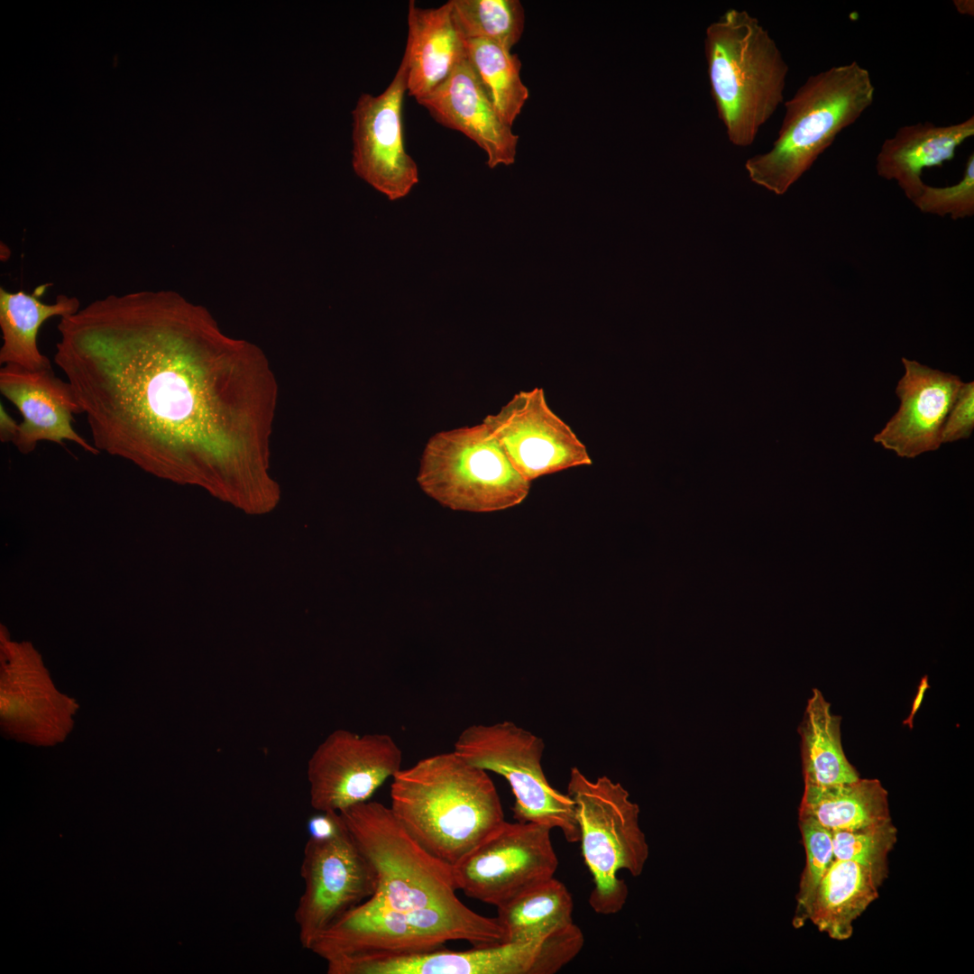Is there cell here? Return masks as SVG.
I'll use <instances>...</instances> for the list:
<instances>
[{"label":"cell","mask_w":974,"mask_h":974,"mask_svg":"<svg viewBox=\"0 0 974 974\" xmlns=\"http://www.w3.org/2000/svg\"><path fill=\"white\" fill-rule=\"evenodd\" d=\"M401 763L402 750L391 735L335 730L308 761L310 804L341 812L369 801Z\"/></svg>","instance_id":"cell-12"},{"label":"cell","mask_w":974,"mask_h":974,"mask_svg":"<svg viewBox=\"0 0 974 974\" xmlns=\"http://www.w3.org/2000/svg\"><path fill=\"white\" fill-rule=\"evenodd\" d=\"M391 779L394 814L424 850L451 868L506 821L488 772L455 750L421 758Z\"/></svg>","instance_id":"cell-2"},{"label":"cell","mask_w":974,"mask_h":974,"mask_svg":"<svg viewBox=\"0 0 974 974\" xmlns=\"http://www.w3.org/2000/svg\"><path fill=\"white\" fill-rule=\"evenodd\" d=\"M574 903L566 887L554 877L497 907L504 941L524 942L547 937L572 924Z\"/></svg>","instance_id":"cell-25"},{"label":"cell","mask_w":974,"mask_h":974,"mask_svg":"<svg viewBox=\"0 0 974 974\" xmlns=\"http://www.w3.org/2000/svg\"><path fill=\"white\" fill-rule=\"evenodd\" d=\"M417 480L441 505L470 512L512 508L530 489L482 422L435 434L425 446Z\"/></svg>","instance_id":"cell-8"},{"label":"cell","mask_w":974,"mask_h":974,"mask_svg":"<svg viewBox=\"0 0 974 974\" xmlns=\"http://www.w3.org/2000/svg\"><path fill=\"white\" fill-rule=\"evenodd\" d=\"M545 744L510 721L465 728L454 750L470 764L503 776L515 797L517 822L559 829L570 843L580 841L573 799L553 787L541 764Z\"/></svg>","instance_id":"cell-9"},{"label":"cell","mask_w":974,"mask_h":974,"mask_svg":"<svg viewBox=\"0 0 974 974\" xmlns=\"http://www.w3.org/2000/svg\"><path fill=\"white\" fill-rule=\"evenodd\" d=\"M19 424L6 412L3 404L0 405V440L1 442H13L18 433Z\"/></svg>","instance_id":"cell-33"},{"label":"cell","mask_w":974,"mask_h":974,"mask_svg":"<svg viewBox=\"0 0 974 974\" xmlns=\"http://www.w3.org/2000/svg\"><path fill=\"white\" fill-rule=\"evenodd\" d=\"M0 391L22 414L13 441L22 454L32 452L41 441L64 446V440L90 454L100 453L73 428V415L82 410L70 384L57 377L52 368L28 370L5 364L0 369Z\"/></svg>","instance_id":"cell-17"},{"label":"cell","mask_w":974,"mask_h":974,"mask_svg":"<svg viewBox=\"0 0 974 974\" xmlns=\"http://www.w3.org/2000/svg\"><path fill=\"white\" fill-rule=\"evenodd\" d=\"M704 52L711 95L728 140L747 147L782 104L788 65L758 19L736 8L706 27Z\"/></svg>","instance_id":"cell-3"},{"label":"cell","mask_w":974,"mask_h":974,"mask_svg":"<svg viewBox=\"0 0 974 974\" xmlns=\"http://www.w3.org/2000/svg\"><path fill=\"white\" fill-rule=\"evenodd\" d=\"M973 135V115L949 125L924 122L901 126L883 142L876 158L877 173L895 180L913 201L925 184L923 169L942 167L951 161L958 147Z\"/></svg>","instance_id":"cell-19"},{"label":"cell","mask_w":974,"mask_h":974,"mask_svg":"<svg viewBox=\"0 0 974 974\" xmlns=\"http://www.w3.org/2000/svg\"><path fill=\"white\" fill-rule=\"evenodd\" d=\"M455 24L464 40L483 39L511 51L522 36L525 11L519 0H451Z\"/></svg>","instance_id":"cell-27"},{"label":"cell","mask_w":974,"mask_h":974,"mask_svg":"<svg viewBox=\"0 0 974 974\" xmlns=\"http://www.w3.org/2000/svg\"><path fill=\"white\" fill-rule=\"evenodd\" d=\"M378 878L373 902L401 913L470 914L455 894L453 870L424 850L391 807L366 801L339 812Z\"/></svg>","instance_id":"cell-6"},{"label":"cell","mask_w":974,"mask_h":974,"mask_svg":"<svg viewBox=\"0 0 974 974\" xmlns=\"http://www.w3.org/2000/svg\"><path fill=\"white\" fill-rule=\"evenodd\" d=\"M407 92L416 101L439 87L455 66L467 57L465 40L452 14L451 0L436 8L409 3Z\"/></svg>","instance_id":"cell-20"},{"label":"cell","mask_w":974,"mask_h":974,"mask_svg":"<svg viewBox=\"0 0 974 974\" xmlns=\"http://www.w3.org/2000/svg\"><path fill=\"white\" fill-rule=\"evenodd\" d=\"M57 329L54 363L99 452L206 483L265 447L263 356L222 335L205 308L170 290L111 294Z\"/></svg>","instance_id":"cell-1"},{"label":"cell","mask_w":974,"mask_h":974,"mask_svg":"<svg viewBox=\"0 0 974 974\" xmlns=\"http://www.w3.org/2000/svg\"><path fill=\"white\" fill-rule=\"evenodd\" d=\"M922 212L952 219L974 215V155L967 159L960 180L951 186L933 187L924 184L912 201Z\"/></svg>","instance_id":"cell-30"},{"label":"cell","mask_w":974,"mask_h":974,"mask_svg":"<svg viewBox=\"0 0 974 974\" xmlns=\"http://www.w3.org/2000/svg\"><path fill=\"white\" fill-rule=\"evenodd\" d=\"M566 794L574 803L582 854L593 877L589 904L597 914H616L628 897L618 872L639 877L649 855L639 805L620 783L606 776L590 780L577 767L570 770Z\"/></svg>","instance_id":"cell-7"},{"label":"cell","mask_w":974,"mask_h":974,"mask_svg":"<svg viewBox=\"0 0 974 974\" xmlns=\"http://www.w3.org/2000/svg\"><path fill=\"white\" fill-rule=\"evenodd\" d=\"M307 822L308 839L327 840L337 835L345 827L339 812L317 811Z\"/></svg>","instance_id":"cell-32"},{"label":"cell","mask_w":974,"mask_h":974,"mask_svg":"<svg viewBox=\"0 0 974 974\" xmlns=\"http://www.w3.org/2000/svg\"><path fill=\"white\" fill-rule=\"evenodd\" d=\"M482 423L528 482L593 464L585 445L549 407L542 388L519 391Z\"/></svg>","instance_id":"cell-13"},{"label":"cell","mask_w":974,"mask_h":974,"mask_svg":"<svg viewBox=\"0 0 974 974\" xmlns=\"http://www.w3.org/2000/svg\"><path fill=\"white\" fill-rule=\"evenodd\" d=\"M50 285H39L31 293L12 292L0 288L1 364H14L28 370L51 368L49 358L38 348L40 328L51 317H63L78 312L80 302L76 297L60 294L54 303H43L41 298Z\"/></svg>","instance_id":"cell-21"},{"label":"cell","mask_w":974,"mask_h":974,"mask_svg":"<svg viewBox=\"0 0 974 974\" xmlns=\"http://www.w3.org/2000/svg\"><path fill=\"white\" fill-rule=\"evenodd\" d=\"M473 947L502 942L497 917L443 911L401 913L370 898L351 909L314 941L309 951L326 966L398 957L442 948L450 941Z\"/></svg>","instance_id":"cell-5"},{"label":"cell","mask_w":974,"mask_h":974,"mask_svg":"<svg viewBox=\"0 0 974 974\" xmlns=\"http://www.w3.org/2000/svg\"><path fill=\"white\" fill-rule=\"evenodd\" d=\"M300 874L304 891L295 922L301 945L309 950L317 936L377 889V873L358 848L345 823L327 840L308 839Z\"/></svg>","instance_id":"cell-11"},{"label":"cell","mask_w":974,"mask_h":974,"mask_svg":"<svg viewBox=\"0 0 974 974\" xmlns=\"http://www.w3.org/2000/svg\"><path fill=\"white\" fill-rule=\"evenodd\" d=\"M408 64L403 55L390 85L378 95L362 94L352 112L356 175L390 200L406 197L418 183V169L406 152L402 106Z\"/></svg>","instance_id":"cell-14"},{"label":"cell","mask_w":974,"mask_h":974,"mask_svg":"<svg viewBox=\"0 0 974 974\" xmlns=\"http://www.w3.org/2000/svg\"><path fill=\"white\" fill-rule=\"evenodd\" d=\"M799 827L806 860L796 896L797 905L793 919L795 928L802 927L808 920L816 889L834 859L832 831L804 815H799Z\"/></svg>","instance_id":"cell-29"},{"label":"cell","mask_w":974,"mask_h":974,"mask_svg":"<svg viewBox=\"0 0 974 974\" xmlns=\"http://www.w3.org/2000/svg\"><path fill=\"white\" fill-rule=\"evenodd\" d=\"M799 815L832 832L854 831L891 819L887 792L878 779L818 786L804 785Z\"/></svg>","instance_id":"cell-23"},{"label":"cell","mask_w":974,"mask_h":974,"mask_svg":"<svg viewBox=\"0 0 974 974\" xmlns=\"http://www.w3.org/2000/svg\"><path fill=\"white\" fill-rule=\"evenodd\" d=\"M417 102L437 123L463 133L482 149L489 168L514 163L519 137L496 111L467 57Z\"/></svg>","instance_id":"cell-18"},{"label":"cell","mask_w":974,"mask_h":974,"mask_svg":"<svg viewBox=\"0 0 974 974\" xmlns=\"http://www.w3.org/2000/svg\"><path fill=\"white\" fill-rule=\"evenodd\" d=\"M974 429V382L961 383L957 397L944 421L942 444L969 438Z\"/></svg>","instance_id":"cell-31"},{"label":"cell","mask_w":974,"mask_h":974,"mask_svg":"<svg viewBox=\"0 0 974 974\" xmlns=\"http://www.w3.org/2000/svg\"><path fill=\"white\" fill-rule=\"evenodd\" d=\"M928 688H929L928 676L924 675L921 679L920 684L918 685L917 692H916V694L914 695V701H913L911 712H910L908 717L903 722L905 725H907L910 729L913 728L914 717L916 712L918 711V709L920 708V706L922 704V702H923V696H924V693Z\"/></svg>","instance_id":"cell-34"},{"label":"cell","mask_w":974,"mask_h":974,"mask_svg":"<svg viewBox=\"0 0 974 974\" xmlns=\"http://www.w3.org/2000/svg\"><path fill=\"white\" fill-rule=\"evenodd\" d=\"M878 887L863 866L833 859L816 889L808 920L831 938L847 940L853 922L878 898Z\"/></svg>","instance_id":"cell-22"},{"label":"cell","mask_w":974,"mask_h":974,"mask_svg":"<svg viewBox=\"0 0 974 974\" xmlns=\"http://www.w3.org/2000/svg\"><path fill=\"white\" fill-rule=\"evenodd\" d=\"M467 60L501 119L512 127L528 98L517 54L483 39L465 40Z\"/></svg>","instance_id":"cell-26"},{"label":"cell","mask_w":974,"mask_h":974,"mask_svg":"<svg viewBox=\"0 0 974 974\" xmlns=\"http://www.w3.org/2000/svg\"><path fill=\"white\" fill-rule=\"evenodd\" d=\"M841 721L840 716L832 713L831 704L821 691L814 688L798 729L804 785L825 786L860 778L844 754Z\"/></svg>","instance_id":"cell-24"},{"label":"cell","mask_w":974,"mask_h":974,"mask_svg":"<svg viewBox=\"0 0 974 974\" xmlns=\"http://www.w3.org/2000/svg\"><path fill=\"white\" fill-rule=\"evenodd\" d=\"M905 373L896 394L898 410L873 441L900 457L914 458L937 450L944 421L962 381L958 375L902 358Z\"/></svg>","instance_id":"cell-16"},{"label":"cell","mask_w":974,"mask_h":974,"mask_svg":"<svg viewBox=\"0 0 974 974\" xmlns=\"http://www.w3.org/2000/svg\"><path fill=\"white\" fill-rule=\"evenodd\" d=\"M953 5L958 13L973 16L974 2L972 0H955L953 1Z\"/></svg>","instance_id":"cell-35"},{"label":"cell","mask_w":974,"mask_h":974,"mask_svg":"<svg viewBox=\"0 0 974 974\" xmlns=\"http://www.w3.org/2000/svg\"><path fill=\"white\" fill-rule=\"evenodd\" d=\"M832 832L833 859L863 866L881 886L887 876V855L897 840L892 819L854 831Z\"/></svg>","instance_id":"cell-28"},{"label":"cell","mask_w":974,"mask_h":974,"mask_svg":"<svg viewBox=\"0 0 974 974\" xmlns=\"http://www.w3.org/2000/svg\"><path fill=\"white\" fill-rule=\"evenodd\" d=\"M551 830L533 822L505 821L452 868L456 889L498 907L553 878L558 859Z\"/></svg>","instance_id":"cell-10"},{"label":"cell","mask_w":974,"mask_h":974,"mask_svg":"<svg viewBox=\"0 0 974 974\" xmlns=\"http://www.w3.org/2000/svg\"><path fill=\"white\" fill-rule=\"evenodd\" d=\"M869 71L857 61L831 67L807 78L785 103V115L771 148L747 160L750 179L784 195L872 105Z\"/></svg>","instance_id":"cell-4"},{"label":"cell","mask_w":974,"mask_h":974,"mask_svg":"<svg viewBox=\"0 0 974 974\" xmlns=\"http://www.w3.org/2000/svg\"><path fill=\"white\" fill-rule=\"evenodd\" d=\"M570 960L565 937L502 942L467 951L436 950L343 964L338 974H554Z\"/></svg>","instance_id":"cell-15"}]
</instances>
